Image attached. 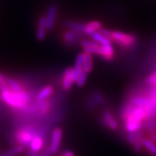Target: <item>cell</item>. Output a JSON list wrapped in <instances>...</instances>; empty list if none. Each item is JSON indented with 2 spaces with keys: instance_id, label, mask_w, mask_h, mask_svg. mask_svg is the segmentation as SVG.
<instances>
[{
  "instance_id": "cell-1",
  "label": "cell",
  "mask_w": 156,
  "mask_h": 156,
  "mask_svg": "<svg viewBox=\"0 0 156 156\" xmlns=\"http://www.w3.org/2000/svg\"><path fill=\"white\" fill-rule=\"evenodd\" d=\"M30 98L29 93L25 90L14 92L7 88L0 92V100L15 110H26L28 108Z\"/></svg>"
},
{
  "instance_id": "cell-2",
  "label": "cell",
  "mask_w": 156,
  "mask_h": 156,
  "mask_svg": "<svg viewBox=\"0 0 156 156\" xmlns=\"http://www.w3.org/2000/svg\"><path fill=\"white\" fill-rule=\"evenodd\" d=\"M37 134L34 127L26 126L19 129L15 132V138L19 145L27 147L30 146L31 141Z\"/></svg>"
},
{
  "instance_id": "cell-3",
  "label": "cell",
  "mask_w": 156,
  "mask_h": 156,
  "mask_svg": "<svg viewBox=\"0 0 156 156\" xmlns=\"http://www.w3.org/2000/svg\"><path fill=\"white\" fill-rule=\"evenodd\" d=\"M111 39L123 48H132L136 41V36L134 35L124 34L121 31H113Z\"/></svg>"
},
{
  "instance_id": "cell-4",
  "label": "cell",
  "mask_w": 156,
  "mask_h": 156,
  "mask_svg": "<svg viewBox=\"0 0 156 156\" xmlns=\"http://www.w3.org/2000/svg\"><path fill=\"white\" fill-rule=\"evenodd\" d=\"M62 135H63V132L61 128L56 127L54 129L53 132H52L51 144L49 145L51 153L52 155H55L58 153L60 145H61Z\"/></svg>"
},
{
  "instance_id": "cell-5",
  "label": "cell",
  "mask_w": 156,
  "mask_h": 156,
  "mask_svg": "<svg viewBox=\"0 0 156 156\" xmlns=\"http://www.w3.org/2000/svg\"><path fill=\"white\" fill-rule=\"evenodd\" d=\"M58 8L57 6L54 4H51L48 7L47 12H46V30H51L53 28L57 15Z\"/></svg>"
},
{
  "instance_id": "cell-6",
  "label": "cell",
  "mask_w": 156,
  "mask_h": 156,
  "mask_svg": "<svg viewBox=\"0 0 156 156\" xmlns=\"http://www.w3.org/2000/svg\"><path fill=\"white\" fill-rule=\"evenodd\" d=\"M100 123L105 127H108L112 130H116L118 128L116 121L114 116L108 110H104L102 116L100 118Z\"/></svg>"
},
{
  "instance_id": "cell-7",
  "label": "cell",
  "mask_w": 156,
  "mask_h": 156,
  "mask_svg": "<svg viewBox=\"0 0 156 156\" xmlns=\"http://www.w3.org/2000/svg\"><path fill=\"white\" fill-rule=\"evenodd\" d=\"M83 34L77 32V31L70 30L66 31L63 34V40L65 44L68 46H72L75 45L77 43L80 41L81 35Z\"/></svg>"
},
{
  "instance_id": "cell-8",
  "label": "cell",
  "mask_w": 156,
  "mask_h": 156,
  "mask_svg": "<svg viewBox=\"0 0 156 156\" xmlns=\"http://www.w3.org/2000/svg\"><path fill=\"white\" fill-rule=\"evenodd\" d=\"M97 55L102 57L106 61H112L115 57L114 49L112 47V44L106 45V46L100 45Z\"/></svg>"
},
{
  "instance_id": "cell-9",
  "label": "cell",
  "mask_w": 156,
  "mask_h": 156,
  "mask_svg": "<svg viewBox=\"0 0 156 156\" xmlns=\"http://www.w3.org/2000/svg\"><path fill=\"white\" fill-rule=\"evenodd\" d=\"M84 65V55L83 53H80L77 54L76 58L75 67H73V78L74 83H76L77 80L79 77L80 73L83 70Z\"/></svg>"
},
{
  "instance_id": "cell-10",
  "label": "cell",
  "mask_w": 156,
  "mask_h": 156,
  "mask_svg": "<svg viewBox=\"0 0 156 156\" xmlns=\"http://www.w3.org/2000/svg\"><path fill=\"white\" fill-rule=\"evenodd\" d=\"M62 87L65 91H69L73 87V67H67L64 70L62 77Z\"/></svg>"
},
{
  "instance_id": "cell-11",
  "label": "cell",
  "mask_w": 156,
  "mask_h": 156,
  "mask_svg": "<svg viewBox=\"0 0 156 156\" xmlns=\"http://www.w3.org/2000/svg\"><path fill=\"white\" fill-rule=\"evenodd\" d=\"M44 136L37 134L32 140L30 144V150L39 153L44 146Z\"/></svg>"
},
{
  "instance_id": "cell-12",
  "label": "cell",
  "mask_w": 156,
  "mask_h": 156,
  "mask_svg": "<svg viewBox=\"0 0 156 156\" xmlns=\"http://www.w3.org/2000/svg\"><path fill=\"white\" fill-rule=\"evenodd\" d=\"M104 102V98L102 94L99 93H94L87 101V106L89 108H94L98 105H103Z\"/></svg>"
},
{
  "instance_id": "cell-13",
  "label": "cell",
  "mask_w": 156,
  "mask_h": 156,
  "mask_svg": "<svg viewBox=\"0 0 156 156\" xmlns=\"http://www.w3.org/2000/svg\"><path fill=\"white\" fill-rule=\"evenodd\" d=\"M46 17H41L38 22V29H37L36 38L38 41H42L46 38Z\"/></svg>"
},
{
  "instance_id": "cell-14",
  "label": "cell",
  "mask_w": 156,
  "mask_h": 156,
  "mask_svg": "<svg viewBox=\"0 0 156 156\" xmlns=\"http://www.w3.org/2000/svg\"><path fill=\"white\" fill-rule=\"evenodd\" d=\"M5 81L6 83H7L8 89H9L12 91L18 92V91H21L23 90H24V87H23L22 83H20L17 80L5 76Z\"/></svg>"
},
{
  "instance_id": "cell-15",
  "label": "cell",
  "mask_w": 156,
  "mask_h": 156,
  "mask_svg": "<svg viewBox=\"0 0 156 156\" xmlns=\"http://www.w3.org/2000/svg\"><path fill=\"white\" fill-rule=\"evenodd\" d=\"M64 25H65L68 28H69L70 30L77 31V32L85 34V24H84V23L77 22V21L66 20L64 21Z\"/></svg>"
},
{
  "instance_id": "cell-16",
  "label": "cell",
  "mask_w": 156,
  "mask_h": 156,
  "mask_svg": "<svg viewBox=\"0 0 156 156\" xmlns=\"http://www.w3.org/2000/svg\"><path fill=\"white\" fill-rule=\"evenodd\" d=\"M102 27V24L99 21H91L85 24V34L91 36L93 33L98 31Z\"/></svg>"
},
{
  "instance_id": "cell-17",
  "label": "cell",
  "mask_w": 156,
  "mask_h": 156,
  "mask_svg": "<svg viewBox=\"0 0 156 156\" xmlns=\"http://www.w3.org/2000/svg\"><path fill=\"white\" fill-rule=\"evenodd\" d=\"M91 36H92V38L95 41L98 43L100 45L106 46V45L112 44V39L108 38V37L104 36L103 34H101L99 31H96V32L93 33V34L91 35Z\"/></svg>"
},
{
  "instance_id": "cell-18",
  "label": "cell",
  "mask_w": 156,
  "mask_h": 156,
  "mask_svg": "<svg viewBox=\"0 0 156 156\" xmlns=\"http://www.w3.org/2000/svg\"><path fill=\"white\" fill-rule=\"evenodd\" d=\"M54 92V88L51 85H46L39 91L36 95L37 101H43L46 100L47 98L50 96Z\"/></svg>"
},
{
  "instance_id": "cell-19",
  "label": "cell",
  "mask_w": 156,
  "mask_h": 156,
  "mask_svg": "<svg viewBox=\"0 0 156 156\" xmlns=\"http://www.w3.org/2000/svg\"><path fill=\"white\" fill-rule=\"evenodd\" d=\"M84 55V65L83 69L86 71L87 73H90L93 70V57L92 54L87 53V52H83Z\"/></svg>"
},
{
  "instance_id": "cell-20",
  "label": "cell",
  "mask_w": 156,
  "mask_h": 156,
  "mask_svg": "<svg viewBox=\"0 0 156 156\" xmlns=\"http://www.w3.org/2000/svg\"><path fill=\"white\" fill-rule=\"evenodd\" d=\"M155 143H154L153 142H152L151 140H149L147 138H143L142 140V145L145 149H147L148 151L150 152L153 155H155L156 154V145H155Z\"/></svg>"
},
{
  "instance_id": "cell-21",
  "label": "cell",
  "mask_w": 156,
  "mask_h": 156,
  "mask_svg": "<svg viewBox=\"0 0 156 156\" xmlns=\"http://www.w3.org/2000/svg\"><path fill=\"white\" fill-rule=\"evenodd\" d=\"M87 74L88 73H87L86 71H85L84 69L83 70V72L80 73L79 77H78L77 81H76V84H77V85L78 87H83L84 85H85V83H86V81H87Z\"/></svg>"
},
{
  "instance_id": "cell-22",
  "label": "cell",
  "mask_w": 156,
  "mask_h": 156,
  "mask_svg": "<svg viewBox=\"0 0 156 156\" xmlns=\"http://www.w3.org/2000/svg\"><path fill=\"white\" fill-rule=\"evenodd\" d=\"M156 128V119H150L146 120L145 122H142L141 129H153Z\"/></svg>"
},
{
  "instance_id": "cell-23",
  "label": "cell",
  "mask_w": 156,
  "mask_h": 156,
  "mask_svg": "<svg viewBox=\"0 0 156 156\" xmlns=\"http://www.w3.org/2000/svg\"><path fill=\"white\" fill-rule=\"evenodd\" d=\"M24 150H25L24 147L20 145L15 146L14 147L9 149V151H7V153H8L9 155L14 156V155H17V154H20L21 153H23V152L24 151Z\"/></svg>"
},
{
  "instance_id": "cell-24",
  "label": "cell",
  "mask_w": 156,
  "mask_h": 156,
  "mask_svg": "<svg viewBox=\"0 0 156 156\" xmlns=\"http://www.w3.org/2000/svg\"><path fill=\"white\" fill-rule=\"evenodd\" d=\"M80 46L83 48H89V47H95V46H99L98 43H97L95 41H83L80 43Z\"/></svg>"
},
{
  "instance_id": "cell-25",
  "label": "cell",
  "mask_w": 156,
  "mask_h": 156,
  "mask_svg": "<svg viewBox=\"0 0 156 156\" xmlns=\"http://www.w3.org/2000/svg\"><path fill=\"white\" fill-rule=\"evenodd\" d=\"M127 141L129 144L134 145L136 142V134L134 132H128Z\"/></svg>"
},
{
  "instance_id": "cell-26",
  "label": "cell",
  "mask_w": 156,
  "mask_h": 156,
  "mask_svg": "<svg viewBox=\"0 0 156 156\" xmlns=\"http://www.w3.org/2000/svg\"><path fill=\"white\" fill-rule=\"evenodd\" d=\"M98 31L101 33V34H103L104 36L108 37V38H112V31L108 30V29H105V28H101Z\"/></svg>"
},
{
  "instance_id": "cell-27",
  "label": "cell",
  "mask_w": 156,
  "mask_h": 156,
  "mask_svg": "<svg viewBox=\"0 0 156 156\" xmlns=\"http://www.w3.org/2000/svg\"><path fill=\"white\" fill-rule=\"evenodd\" d=\"M60 156H75V155L73 151H69V150H66L62 152Z\"/></svg>"
},
{
  "instance_id": "cell-28",
  "label": "cell",
  "mask_w": 156,
  "mask_h": 156,
  "mask_svg": "<svg viewBox=\"0 0 156 156\" xmlns=\"http://www.w3.org/2000/svg\"><path fill=\"white\" fill-rule=\"evenodd\" d=\"M147 132L149 134H155L156 135V128L148 129H147Z\"/></svg>"
},
{
  "instance_id": "cell-29",
  "label": "cell",
  "mask_w": 156,
  "mask_h": 156,
  "mask_svg": "<svg viewBox=\"0 0 156 156\" xmlns=\"http://www.w3.org/2000/svg\"><path fill=\"white\" fill-rule=\"evenodd\" d=\"M148 139L151 140L152 142H154V143H156V135L155 134H150Z\"/></svg>"
},
{
  "instance_id": "cell-30",
  "label": "cell",
  "mask_w": 156,
  "mask_h": 156,
  "mask_svg": "<svg viewBox=\"0 0 156 156\" xmlns=\"http://www.w3.org/2000/svg\"><path fill=\"white\" fill-rule=\"evenodd\" d=\"M38 156H51V155L47 153H45V152H43L42 153H38Z\"/></svg>"
},
{
  "instance_id": "cell-31",
  "label": "cell",
  "mask_w": 156,
  "mask_h": 156,
  "mask_svg": "<svg viewBox=\"0 0 156 156\" xmlns=\"http://www.w3.org/2000/svg\"><path fill=\"white\" fill-rule=\"evenodd\" d=\"M0 156H12L11 155H9V154L7 153H0Z\"/></svg>"
},
{
  "instance_id": "cell-32",
  "label": "cell",
  "mask_w": 156,
  "mask_h": 156,
  "mask_svg": "<svg viewBox=\"0 0 156 156\" xmlns=\"http://www.w3.org/2000/svg\"><path fill=\"white\" fill-rule=\"evenodd\" d=\"M154 156H156V154H155V155H154Z\"/></svg>"
},
{
  "instance_id": "cell-33",
  "label": "cell",
  "mask_w": 156,
  "mask_h": 156,
  "mask_svg": "<svg viewBox=\"0 0 156 156\" xmlns=\"http://www.w3.org/2000/svg\"><path fill=\"white\" fill-rule=\"evenodd\" d=\"M0 92H1V90H0Z\"/></svg>"
}]
</instances>
